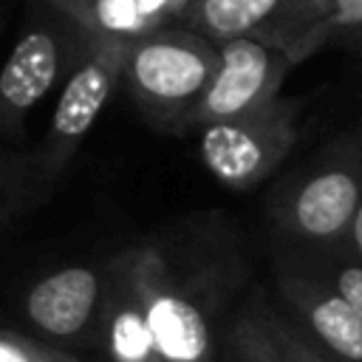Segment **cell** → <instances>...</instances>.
I'll return each mask as SVG.
<instances>
[{"label":"cell","instance_id":"4fadbf2b","mask_svg":"<svg viewBox=\"0 0 362 362\" xmlns=\"http://www.w3.org/2000/svg\"><path fill=\"white\" fill-rule=\"evenodd\" d=\"M229 362H294L269 322V305L252 303L229 328Z\"/></svg>","mask_w":362,"mask_h":362},{"label":"cell","instance_id":"9c48e42d","mask_svg":"<svg viewBox=\"0 0 362 362\" xmlns=\"http://www.w3.org/2000/svg\"><path fill=\"white\" fill-rule=\"evenodd\" d=\"M283 314L325 354L339 362H362V317L286 246L277 263Z\"/></svg>","mask_w":362,"mask_h":362},{"label":"cell","instance_id":"9a60e30c","mask_svg":"<svg viewBox=\"0 0 362 362\" xmlns=\"http://www.w3.org/2000/svg\"><path fill=\"white\" fill-rule=\"evenodd\" d=\"M331 42L362 59V0H331Z\"/></svg>","mask_w":362,"mask_h":362},{"label":"cell","instance_id":"30bf717a","mask_svg":"<svg viewBox=\"0 0 362 362\" xmlns=\"http://www.w3.org/2000/svg\"><path fill=\"white\" fill-rule=\"evenodd\" d=\"M23 308L42 334L76 337L102 308V277L90 266L54 269L25 291Z\"/></svg>","mask_w":362,"mask_h":362},{"label":"cell","instance_id":"5b68a950","mask_svg":"<svg viewBox=\"0 0 362 362\" xmlns=\"http://www.w3.org/2000/svg\"><path fill=\"white\" fill-rule=\"evenodd\" d=\"M88 40L90 31L57 8L17 37L0 68V130L20 127L54 85L68 79Z\"/></svg>","mask_w":362,"mask_h":362},{"label":"cell","instance_id":"8fae6325","mask_svg":"<svg viewBox=\"0 0 362 362\" xmlns=\"http://www.w3.org/2000/svg\"><path fill=\"white\" fill-rule=\"evenodd\" d=\"M102 337L110 362H164L144 305L133 288L124 255L110 263L102 291Z\"/></svg>","mask_w":362,"mask_h":362},{"label":"cell","instance_id":"ffe728a7","mask_svg":"<svg viewBox=\"0 0 362 362\" xmlns=\"http://www.w3.org/2000/svg\"><path fill=\"white\" fill-rule=\"evenodd\" d=\"M311 3H314V6H320V8H322L328 17H331V0H311Z\"/></svg>","mask_w":362,"mask_h":362},{"label":"cell","instance_id":"52a82bcc","mask_svg":"<svg viewBox=\"0 0 362 362\" xmlns=\"http://www.w3.org/2000/svg\"><path fill=\"white\" fill-rule=\"evenodd\" d=\"M133 288L144 305L164 362H218L206 308L173 277L164 257L150 249L124 252Z\"/></svg>","mask_w":362,"mask_h":362},{"label":"cell","instance_id":"6da1fadb","mask_svg":"<svg viewBox=\"0 0 362 362\" xmlns=\"http://www.w3.org/2000/svg\"><path fill=\"white\" fill-rule=\"evenodd\" d=\"M362 206V127L342 133L274 195L272 218L286 243L337 249Z\"/></svg>","mask_w":362,"mask_h":362},{"label":"cell","instance_id":"2e32d148","mask_svg":"<svg viewBox=\"0 0 362 362\" xmlns=\"http://www.w3.org/2000/svg\"><path fill=\"white\" fill-rule=\"evenodd\" d=\"M0 362H79V359L54 345H42L37 339L0 331Z\"/></svg>","mask_w":362,"mask_h":362},{"label":"cell","instance_id":"7a4b0ae2","mask_svg":"<svg viewBox=\"0 0 362 362\" xmlns=\"http://www.w3.org/2000/svg\"><path fill=\"white\" fill-rule=\"evenodd\" d=\"M218 68V45L192 28H158L127 45L124 82L139 105L158 116L184 122L204 96Z\"/></svg>","mask_w":362,"mask_h":362},{"label":"cell","instance_id":"5bb4252c","mask_svg":"<svg viewBox=\"0 0 362 362\" xmlns=\"http://www.w3.org/2000/svg\"><path fill=\"white\" fill-rule=\"evenodd\" d=\"M286 249L317 277H322L359 317H362V260L345 246L337 249H308L286 243Z\"/></svg>","mask_w":362,"mask_h":362},{"label":"cell","instance_id":"ba28073f","mask_svg":"<svg viewBox=\"0 0 362 362\" xmlns=\"http://www.w3.org/2000/svg\"><path fill=\"white\" fill-rule=\"evenodd\" d=\"M297 62L272 45L255 40H229L218 45V68L184 124H215L252 113L280 96L288 71Z\"/></svg>","mask_w":362,"mask_h":362},{"label":"cell","instance_id":"277c9868","mask_svg":"<svg viewBox=\"0 0 362 362\" xmlns=\"http://www.w3.org/2000/svg\"><path fill=\"white\" fill-rule=\"evenodd\" d=\"M294 99L277 96L274 102L243 113L238 119L201 127L198 153L204 167L229 189H249L269 178L297 141Z\"/></svg>","mask_w":362,"mask_h":362},{"label":"cell","instance_id":"8992f818","mask_svg":"<svg viewBox=\"0 0 362 362\" xmlns=\"http://www.w3.org/2000/svg\"><path fill=\"white\" fill-rule=\"evenodd\" d=\"M124 40L90 34L82 57L76 59L74 71L59 88L51 127L40 153V170L48 175H57L76 153L82 139L96 124L107 96L124 79V57H127Z\"/></svg>","mask_w":362,"mask_h":362},{"label":"cell","instance_id":"ac0fdd59","mask_svg":"<svg viewBox=\"0 0 362 362\" xmlns=\"http://www.w3.org/2000/svg\"><path fill=\"white\" fill-rule=\"evenodd\" d=\"M51 8H57V11H62V14H68L71 20H76L79 25H85V20H88V11H90V3L93 0H45Z\"/></svg>","mask_w":362,"mask_h":362},{"label":"cell","instance_id":"d6986e66","mask_svg":"<svg viewBox=\"0 0 362 362\" xmlns=\"http://www.w3.org/2000/svg\"><path fill=\"white\" fill-rule=\"evenodd\" d=\"M348 249L362 260V206L354 218V226H351V235H348Z\"/></svg>","mask_w":362,"mask_h":362},{"label":"cell","instance_id":"3957f363","mask_svg":"<svg viewBox=\"0 0 362 362\" xmlns=\"http://www.w3.org/2000/svg\"><path fill=\"white\" fill-rule=\"evenodd\" d=\"M184 20L215 45L255 40L286 51L294 62L331 42L328 14L311 0H192Z\"/></svg>","mask_w":362,"mask_h":362},{"label":"cell","instance_id":"7c38bea8","mask_svg":"<svg viewBox=\"0 0 362 362\" xmlns=\"http://www.w3.org/2000/svg\"><path fill=\"white\" fill-rule=\"evenodd\" d=\"M189 6L192 0H93L85 28L133 42L150 31L167 28V23L184 17Z\"/></svg>","mask_w":362,"mask_h":362},{"label":"cell","instance_id":"e0dca14e","mask_svg":"<svg viewBox=\"0 0 362 362\" xmlns=\"http://www.w3.org/2000/svg\"><path fill=\"white\" fill-rule=\"evenodd\" d=\"M269 322H272V328H274V334L280 337V342H283V348H286V354L294 359V362H339V359H334L331 354H325L322 348H317L283 311H274V308H269Z\"/></svg>","mask_w":362,"mask_h":362}]
</instances>
